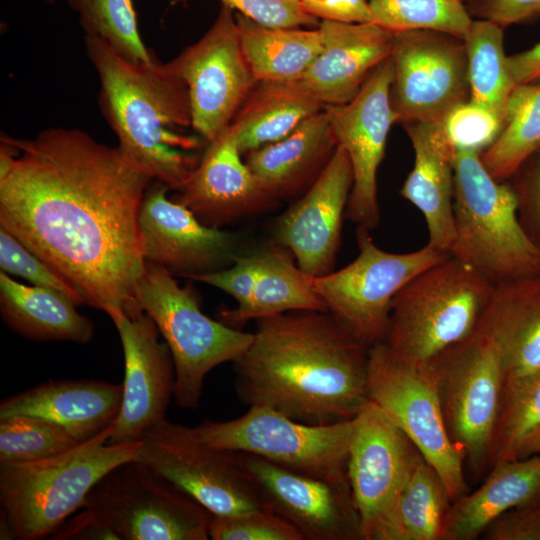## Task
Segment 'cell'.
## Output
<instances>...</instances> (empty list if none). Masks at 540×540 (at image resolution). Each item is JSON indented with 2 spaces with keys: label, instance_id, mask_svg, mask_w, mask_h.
Returning <instances> with one entry per match:
<instances>
[{
  "label": "cell",
  "instance_id": "obj_1",
  "mask_svg": "<svg viewBox=\"0 0 540 540\" xmlns=\"http://www.w3.org/2000/svg\"><path fill=\"white\" fill-rule=\"evenodd\" d=\"M153 179L119 147L79 129L1 135L0 227L113 320L144 312L139 226Z\"/></svg>",
  "mask_w": 540,
  "mask_h": 540
},
{
  "label": "cell",
  "instance_id": "obj_2",
  "mask_svg": "<svg viewBox=\"0 0 540 540\" xmlns=\"http://www.w3.org/2000/svg\"><path fill=\"white\" fill-rule=\"evenodd\" d=\"M369 347L330 311L295 310L256 320L234 362L235 388L250 406L327 425L354 418L369 400Z\"/></svg>",
  "mask_w": 540,
  "mask_h": 540
},
{
  "label": "cell",
  "instance_id": "obj_3",
  "mask_svg": "<svg viewBox=\"0 0 540 540\" xmlns=\"http://www.w3.org/2000/svg\"><path fill=\"white\" fill-rule=\"evenodd\" d=\"M84 40L100 81V110L118 147L153 180L179 191L199 164L195 152L205 142L187 132L193 126L186 83L156 58L134 63L98 37Z\"/></svg>",
  "mask_w": 540,
  "mask_h": 540
},
{
  "label": "cell",
  "instance_id": "obj_4",
  "mask_svg": "<svg viewBox=\"0 0 540 540\" xmlns=\"http://www.w3.org/2000/svg\"><path fill=\"white\" fill-rule=\"evenodd\" d=\"M113 422L87 441L32 462L0 463L1 539L47 537L84 506L108 472L137 460L142 441L108 443Z\"/></svg>",
  "mask_w": 540,
  "mask_h": 540
},
{
  "label": "cell",
  "instance_id": "obj_5",
  "mask_svg": "<svg viewBox=\"0 0 540 540\" xmlns=\"http://www.w3.org/2000/svg\"><path fill=\"white\" fill-rule=\"evenodd\" d=\"M453 210L451 255L495 285L540 276V248L519 221L512 186L496 180L476 152L455 153Z\"/></svg>",
  "mask_w": 540,
  "mask_h": 540
},
{
  "label": "cell",
  "instance_id": "obj_6",
  "mask_svg": "<svg viewBox=\"0 0 540 540\" xmlns=\"http://www.w3.org/2000/svg\"><path fill=\"white\" fill-rule=\"evenodd\" d=\"M495 286L472 265L449 255L396 294L385 345L401 357L429 362L475 331Z\"/></svg>",
  "mask_w": 540,
  "mask_h": 540
},
{
  "label": "cell",
  "instance_id": "obj_7",
  "mask_svg": "<svg viewBox=\"0 0 540 540\" xmlns=\"http://www.w3.org/2000/svg\"><path fill=\"white\" fill-rule=\"evenodd\" d=\"M137 300L171 352L175 402L183 409H197L207 374L222 363L240 359L253 333L205 315L192 288L180 287L166 268L153 262L146 261Z\"/></svg>",
  "mask_w": 540,
  "mask_h": 540
},
{
  "label": "cell",
  "instance_id": "obj_8",
  "mask_svg": "<svg viewBox=\"0 0 540 540\" xmlns=\"http://www.w3.org/2000/svg\"><path fill=\"white\" fill-rule=\"evenodd\" d=\"M368 398L378 405L436 470L453 501L465 494L464 451L452 440L429 363L369 348Z\"/></svg>",
  "mask_w": 540,
  "mask_h": 540
},
{
  "label": "cell",
  "instance_id": "obj_9",
  "mask_svg": "<svg viewBox=\"0 0 540 540\" xmlns=\"http://www.w3.org/2000/svg\"><path fill=\"white\" fill-rule=\"evenodd\" d=\"M355 417L333 424L296 421L278 411L250 406L229 421L206 420L192 427L209 446L261 457L301 474L346 480V465Z\"/></svg>",
  "mask_w": 540,
  "mask_h": 540
},
{
  "label": "cell",
  "instance_id": "obj_10",
  "mask_svg": "<svg viewBox=\"0 0 540 540\" xmlns=\"http://www.w3.org/2000/svg\"><path fill=\"white\" fill-rule=\"evenodd\" d=\"M141 441L137 460L212 515L268 510L242 453L209 446L195 435L192 427L167 419L146 431Z\"/></svg>",
  "mask_w": 540,
  "mask_h": 540
},
{
  "label": "cell",
  "instance_id": "obj_11",
  "mask_svg": "<svg viewBox=\"0 0 540 540\" xmlns=\"http://www.w3.org/2000/svg\"><path fill=\"white\" fill-rule=\"evenodd\" d=\"M83 507L119 540L209 539L212 514L138 460L108 472Z\"/></svg>",
  "mask_w": 540,
  "mask_h": 540
},
{
  "label": "cell",
  "instance_id": "obj_12",
  "mask_svg": "<svg viewBox=\"0 0 540 540\" xmlns=\"http://www.w3.org/2000/svg\"><path fill=\"white\" fill-rule=\"evenodd\" d=\"M356 240L357 257L338 271L314 278V288L327 310L370 348L385 341L396 294L417 274L451 254L428 243L412 252H388L363 227H357Z\"/></svg>",
  "mask_w": 540,
  "mask_h": 540
},
{
  "label": "cell",
  "instance_id": "obj_13",
  "mask_svg": "<svg viewBox=\"0 0 540 540\" xmlns=\"http://www.w3.org/2000/svg\"><path fill=\"white\" fill-rule=\"evenodd\" d=\"M452 440L470 465L481 470L489 459L502 401L505 372L492 338L479 326L429 362Z\"/></svg>",
  "mask_w": 540,
  "mask_h": 540
},
{
  "label": "cell",
  "instance_id": "obj_14",
  "mask_svg": "<svg viewBox=\"0 0 540 540\" xmlns=\"http://www.w3.org/2000/svg\"><path fill=\"white\" fill-rule=\"evenodd\" d=\"M167 64L186 83L193 131L207 144L230 125L258 82L243 53L233 10L224 5L209 30Z\"/></svg>",
  "mask_w": 540,
  "mask_h": 540
},
{
  "label": "cell",
  "instance_id": "obj_15",
  "mask_svg": "<svg viewBox=\"0 0 540 540\" xmlns=\"http://www.w3.org/2000/svg\"><path fill=\"white\" fill-rule=\"evenodd\" d=\"M391 104L396 121L439 122L469 99L463 39L435 30L393 33Z\"/></svg>",
  "mask_w": 540,
  "mask_h": 540
},
{
  "label": "cell",
  "instance_id": "obj_16",
  "mask_svg": "<svg viewBox=\"0 0 540 540\" xmlns=\"http://www.w3.org/2000/svg\"><path fill=\"white\" fill-rule=\"evenodd\" d=\"M392 80L389 57L374 69L351 101L326 107L333 137L346 151L353 171L345 217L369 231L380 222L377 172L390 128L397 122L391 104Z\"/></svg>",
  "mask_w": 540,
  "mask_h": 540
},
{
  "label": "cell",
  "instance_id": "obj_17",
  "mask_svg": "<svg viewBox=\"0 0 540 540\" xmlns=\"http://www.w3.org/2000/svg\"><path fill=\"white\" fill-rule=\"evenodd\" d=\"M355 421L346 473L360 519L361 537L371 540L405 483L418 450L371 400Z\"/></svg>",
  "mask_w": 540,
  "mask_h": 540
},
{
  "label": "cell",
  "instance_id": "obj_18",
  "mask_svg": "<svg viewBox=\"0 0 540 540\" xmlns=\"http://www.w3.org/2000/svg\"><path fill=\"white\" fill-rule=\"evenodd\" d=\"M242 455L268 510L294 526L303 540L362 539L348 479L313 477Z\"/></svg>",
  "mask_w": 540,
  "mask_h": 540
},
{
  "label": "cell",
  "instance_id": "obj_19",
  "mask_svg": "<svg viewBox=\"0 0 540 540\" xmlns=\"http://www.w3.org/2000/svg\"><path fill=\"white\" fill-rule=\"evenodd\" d=\"M168 190L153 180L142 200L145 260L189 279L229 267L239 255L237 236L203 224L187 207L168 199Z\"/></svg>",
  "mask_w": 540,
  "mask_h": 540
},
{
  "label": "cell",
  "instance_id": "obj_20",
  "mask_svg": "<svg viewBox=\"0 0 540 540\" xmlns=\"http://www.w3.org/2000/svg\"><path fill=\"white\" fill-rule=\"evenodd\" d=\"M125 360L121 407L108 443L140 441L150 428L166 419L174 394L175 370L171 352L153 319L145 312L112 320Z\"/></svg>",
  "mask_w": 540,
  "mask_h": 540
},
{
  "label": "cell",
  "instance_id": "obj_21",
  "mask_svg": "<svg viewBox=\"0 0 540 540\" xmlns=\"http://www.w3.org/2000/svg\"><path fill=\"white\" fill-rule=\"evenodd\" d=\"M352 186L351 162L346 151L337 145L306 193L276 222L278 244L292 253L300 269L314 278L334 271Z\"/></svg>",
  "mask_w": 540,
  "mask_h": 540
},
{
  "label": "cell",
  "instance_id": "obj_22",
  "mask_svg": "<svg viewBox=\"0 0 540 540\" xmlns=\"http://www.w3.org/2000/svg\"><path fill=\"white\" fill-rule=\"evenodd\" d=\"M231 125L207 144L186 185L172 200L203 224L223 226L270 208L276 200L241 159Z\"/></svg>",
  "mask_w": 540,
  "mask_h": 540
},
{
  "label": "cell",
  "instance_id": "obj_23",
  "mask_svg": "<svg viewBox=\"0 0 540 540\" xmlns=\"http://www.w3.org/2000/svg\"><path fill=\"white\" fill-rule=\"evenodd\" d=\"M318 28L322 48L301 81L326 107L346 104L390 57L393 32L374 22L322 20Z\"/></svg>",
  "mask_w": 540,
  "mask_h": 540
},
{
  "label": "cell",
  "instance_id": "obj_24",
  "mask_svg": "<svg viewBox=\"0 0 540 540\" xmlns=\"http://www.w3.org/2000/svg\"><path fill=\"white\" fill-rule=\"evenodd\" d=\"M122 393V384L102 380H48L3 399L0 419L41 417L62 426L81 443L114 421Z\"/></svg>",
  "mask_w": 540,
  "mask_h": 540
},
{
  "label": "cell",
  "instance_id": "obj_25",
  "mask_svg": "<svg viewBox=\"0 0 540 540\" xmlns=\"http://www.w3.org/2000/svg\"><path fill=\"white\" fill-rule=\"evenodd\" d=\"M414 151L413 168L399 194L423 215L428 244L450 253L455 242L454 156L438 122L404 123Z\"/></svg>",
  "mask_w": 540,
  "mask_h": 540
},
{
  "label": "cell",
  "instance_id": "obj_26",
  "mask_svg": "<svg viewBox=\"0 0 540 540\" xmlns=\"http://www.w3.org/2000/svg\"><path fill=\"white\" fill-rule=\"evenodd\" d=\"M479 326L498 348L504 386L540 372V276L497 284Z\"/></svg>",
  "mask_w": 540,
  "mask_h": 540
},
{
  "label": "cell",
  "instance_id": "obj_27",
  "mask_svg": "<svg viewBox=\"0 0 540 540\" xmlns=\"http://www.w3.org/2000/svg\"><path fill=\"white\" fill-rule=\"evenodd\" d=\"M336 146L325 108L304 120L281 140L249 152L246 164L277 201L311 185Z\"/></svg>",
  "mask_w": 540,
  "mask_h": 540
},
{
  "label": "cell",
  "instance_id": "obj_28",
  "mask_svg": "<svg viewBox=\"0 0 540 540\" xmlns=\"http://www.w3.org/2000/svg\"><path fill=\"white\" fill-rule=\"evenodd\" d=\"M540 499V455L501 460L484 483L451 504L443 540H473L501 514Z\"/></svg>",
  "mask_w": 540,
  "mask_h": 540
},
{
  "label": "cell",
  "instance_id": "obj_29",
  "mask_svg": "<svg viewBox=\"0 0 540 540\" xmlns=\"http://www.w3.org/2000/svg\"><path fill=\"white\" fill-rule=\"evenodd\" d=\"M76 306L60 291L26 286L0 272L3 321L27 339L88 343L94 336V325L77 311Z\"/></svg>",
  "mask_w": 540,
  "mask_h": 540
},
{
  "label": "cell",
  "instance_id": "obj_30",
  "mask_svg": "<svg viewBox=\"0 0 540 540\" xmlns=\"http://www.w3.org/2000/svg\"><path fill=\"white\" fill-rule=\"evenodd\" d=\"M325 108L302 81H258L230 125L240 153L248 154L281 140Z\"/></svg>",
  "mask_w": 540,
  "mask_h": 540
},
{
  "label": "cell",
  "instance_id": "obj_31",
  "mask_svg": "<svg viewBox=\"0 0 540 540\" xmlns=\"http://www.w3.org/2000/svg\"><path fill=\"white\" fill-rule=\"evenodd\" d=\"M450 502L441 477L417 452L405 483L371 540H443Z\"/></svg>",
  "mask_w": 540,
  "mask_h": 540
},
{
  "label": "cell",
  "instance_id": "obj_32",
  "mask_svg": "<svg viewBox=\"0 0 540 540\" xmlns=\"http://www.w3.org/2000/svg\"><path fill=\"white\" fill-rule=\"evenodd\" d=\"M235 19L243 53L259 82L301 81L321 51L318 27H268L239 13Z\"/></svg>",
  "mask_w": 540,
  "mask_h": 540
},
{
  "label": "cell",
  "instance_id": "obj_33",
  "mask_svg": "<svg viewBox=\"0 0 540 540\" xmlns=\"http://www.w3.org/2000/svg\"><path fill=\"white\" fill-rule=\"evenodd\" d=\"M261 266L252 298L242 310L219 311L218 320L240 329L249 320L295 310L326 311L314 277L295 264L286 249H261Z\"/></svg>",
  "mask_w": 540,
  "mask_h": 540
},
{
  "label": "cell",
  "instance_id": "obj_34",
  "mask_svg": "<svg viewBox=\"0 0 540 540\" xmlns=\"http://www.w3.org/2000/svg\"><path fill=\"white\" fill-rule=\"evenodd\" d=\"M503 27L476 18L463 38L469 83V99L506 119L507 104L516 87L504 49Z\"/></svg>",
  "mask_w": 540,
  "mask_h": 540
},
{
  "label": "cell",
  "instance_id": "obj_35",
  "mask_svg": "<svg viewBox=\"0 0 540 540\" xmlns=\"http://www.w3.org/2000/svg\"><path fill=\"white\" fill-rule=\"evenodd\" d=\"M539 150L540 82L518 85L509 98L501 134L480 158L496 180L507 181Z\"/></svg>",
  "mask_w": 540,
  "mask_h": 540
},
{
  "label": "cell",
  "instance_id": "obj_36",
  "mask_svg": "<svg viewBox=\"0 0 540 540\" xmlns=\"http://www.w3.org/2000/svg\"><path fill=\"white\" fill-rule=\"evenodd\" d=\"M78 15L85 36L98 37L134 63H150L155 56L138 29L133 0H66Z\"/></svg>",
  "mask_w": 540,
  "mask_h": 540
},
{
  "label": "cell",
  "instance_id": "obj_37",
  "mask_svg": "<svg viewBox=\"0 0 540 540\" xmlns=\"http://www.w3.org/2000/svg\"><path fill=\"white\" fill-rule=\"evenodd\" d=\"M374 23L396 33L435 30L463 39L473 20L460 0H368Z\"/></svg>",
  "mask_w": 540,
  "mask_h": 540
},
{
  "label": "cell",
  "instance_id": "obj_38",
  "mask_svg": "<svg viewBox=\"0 0 540 540\" xmlns=\"http://www.w3.org/2000/svg\"><path fill=\"white\" fill-rule=\"evenodd\" d=\"M540 428V372L504 386L488 464L516 459L524 441Z\"/></svg>",
  "mask_w": 540,
  "mask_h": 540
},
{
  "label": "cell",
  "instance_id": "obj_39",
  "mask_svg": "<svg viewBox=\"0 0 540 540\" xmlns=\"http://www.w3.org/2000/svg\"><path fill=\"white\" fill-rule=\"evenodd\" d=\"M79 443L62 426L41 417L18 415L0 419V463L42 460Z\"/></svg>",
  "mask_w": 540,
  "mask_h": 540
},
{
  "label": "cell",
  "instance_id": "obj_40",
  "mask_svg": "<svg viewBox=\"0 0 540 540\" xmlns=\"http://www.w3.org/2000/svg\"><path fill=\"white\" fill-rule=\"evenodd\" d=\"M438 124L454 153L471 151L481 155L501 134L505 118L468 99L449 110Z\"/></svg>",
  "mask_w": 540,
  "mask_h": 540
},
{
  "label": "cell",
  "instance_id": "obj_41",
  "mask_svg": "<svg viewBox=\"0 0 540 540\" xmlns=\"http://www.w3.org/2000/svg\"><path fill=\"white\" fill-rule=\"evenodd\" d=\"M209 538L213 540H303L294 526L268 510L234 516L212 515Z\"/></svg>",
  "mask_w": 540,
  "mask_h": 540
},
{
  "label": "cell",
  "instance_id": "obj_42",
  "mask_svg": "<svg viewBox=\"0 0 540 540\" xmlns=\"http://www.w3.org/2000/svg\"><path fill=\"white\" fill-rule=\"evenodd\" d=\"M0 267L1 271L21 276L35 286L62 292L77 306L85 304L77 290L2 227H0Z\"/></svg>",
  "mask_w": 540,
  "mask_h": 540
},
{
  "label": "cell",
  "instance_id": "obj_43",
  "mask_svg": "<svg viewBox=\"0 0 540 540\" xmlns=\"http://www.w3.org/2000/svg\"><path fill=\"white\" fill-rule=\"evenodd\" d=\"M186 0H178L182 2ZM222 5L268 27H318L317 18L303 8L300 0H218Z\"/></svg>",
  "mask_w": 540,
  "mask_h": 540
},
{
  "label": "cell",
  "instance_id": "obj_44",
  "mask_svg": "<svg viewBox=\"0 0 540 540\" xmlns=\"http://www.w3.org/2000/svg\"><path fill=\"white\" fill-rule=\"evenodd\" d=\"M507 181L516 195L519 221L531 241L540 248V150Z\"/></svg>",
  "mask_w": 540,
  "mask_h": 540
},
{
  "label": "cell",
  "instance_id": "obj_45",
  "mask_svg": "<svg viewBox=\"0 0 540 540\" xmlns=\"http://www.w3.org/2000/svg\"><path fill=\"white\" fill-rule=\"evenodd\" d=\"M261 266V251L239 254L224 269L204 273L192 280L206 283L231 295L238 303L235 310L244 309L250 302Z\"/></svg>",
  "mask_w": 540,
  "mask_h": 540
},
{
  "label": "cell",
  "instance_id": "obj_46",
  "mask_svg": "<svg viewBox=\"0 0 540 540\" xmlns=\"http://www.w3.org/2000/svg\"><path fill=\"white\" fill-rule=\"evenodd\" d=\"M482 535L487 540H540V499L504 512Z\"/></svg>",
  "mask_w": 540,
  "mask_h": 540
},
{
  "label": "cell",
  "instance_id": "obj_47",
  "mask_svg": "<svg viewBox=\"0 0 540 540\" xmlns=\"http://www.w3.org/2000/svg\"><path fill=\"white\" fill-rule=\"evenodd\" d=\"M471 16L507 27L540 15V0H475L468 9Z\"/></svg>",
  "mask_w": 540,
  "mask_h": 540
},
{
  "label": "cell",
  "instance_id": "obj_48",
  "mask_svg": "<svg viewBox=\"0 0 540 540\" xmlns=\"http://www.w3.org/2000/svg\"><path fill=\"white\" fill-rule=\"evenodd\" d=\"M317 19L343 23L373 22L368 0H300Z\"/></svg>",
  "mask_w": 540,
  "mask_h": 540
},
{
  "label": "cell",
  "instance_id": "obj_49",
  "mask_svg": "<svg viewBox=\"0 0 540 540\" xmlns=\"http://www.w3.org/2000/svg\"><path fill=\"white\" fill-rule=\"evenodd\" d=\"M51 535V538L58 540H119L109 527L84 507L62 522Z\"/></svg>",
  "mask_w": 540,
  "mask_h": 540
},
{
  "label": "cell",
  "instance_id": "obj_50",
  "mask_svg": "<svg viewBox=\"0 0 540 540\" xmlns=\"http://www.w3.org/2000/svg\"><path fill=\"white\" fill-rule=\"evenodd\" d=\"M508 65L516 86L540 82V42L509 55Z\"/></svg>",
  "mask_w": 540,
  "mask_h": 540
},
{
  "label": "cell",
  "instance_id": "obj_51",
  "mask_svg": "<svg viewBox=\"0 0 540 540\" xmlns=\"http://www.w3.org/2000/svg\"><path fill=\"white\" fill-rule=\"evenodd\" d=\"M534 455H540V428L533 432L522 444L517 458L523 459ZM516 458V459H517Z\"/></svg>",
  "mask_w": 540,
  "mask_h": 540
},
{
  "label": "cell",
  "instance_id": "obj_52",
  "mask_svg": "<svg viewBox=\"0 0 540 540\" xmlns=\"http://www.w3.org/2000/svg\"><path fill=\"white\" fill-rule=\"evenodd\" d=\"M460 1H462L465 4V3H471V2H473L475 0H460Z\"/></svg>",
  "mask_w": 540,
  "mask_h": 540
},
{
  "label": "cell",
  "instance_id": "obj_53",
  "mask_svg": "<svg viewBox=\"0 0 540 540\" xmlns=\"http://www.w3.org/2000/svg\"><path fill=\"white\" fill-rule=\"evenodd\" d=\"M47 3H50V4H53L55 3L57 0H45Z\"/></svg>",
  "mask_w": 540,
  "mask_h": 540
},
{
  "label": "cell",
  "instance_id": "obj_54",
  "mask_svg": "<svg viewBox=\"0 0 540 540\" xmlns=\"http://www.w3.org/2000/svg\"><path fill=\"white\" fill-rule=\"evenodd\" d=\"M172 1L177 2L178 0H172Z\"/></svg>",
  "mask_w": 540,
  "mask_h": 540
}]
</instances>
